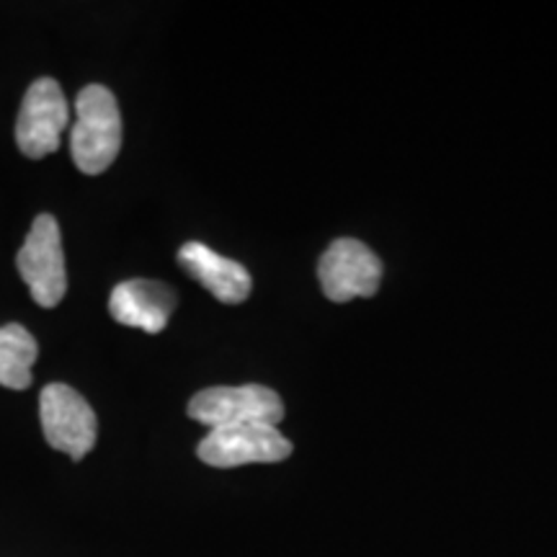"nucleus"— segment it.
<instances>
[{"label": "nucleus", "instance_id": "f257e3e1", "mask_svg": "<svg viewBox=\"0 0 557 557\" xmlns=\"http://www.w3.org/2000/svg\"><path fill=\"white\" fill-rule=\"evenodd\" d=\"M122 150V114L114 94L103 86H86L75 101L70 152L86 176H99Z\"/></svg>", "mask_w": 557, "mask_h": 557}, {"label": "nucleus", "instance_id": "7ed1b4c3", "mask_svg": "<svg viewBox=\"0 0 557 557\" xmlns=\"http://www.w3.org/2000/svg\"><path fill=\"white\" fill-rule=\"evenodd\" d=\"M39 418L52 449L65 451L70 459H83L94 449L99 421L78 389L62 382L47 385L39 395Z\"/></svg>", "mask_w": 557, "mask_h": 557}, {"label": "nucleus", "instance_id": "423d86ee", "mask_svg": "<svg viewBox=\"0 0 557 557\" xmlns=\"http://www.w3.org/2000/svg\"><path fill=\"white\" fill-rule=\"evenodd\" d=\"M70 124V107L54 78L34 81L21 101L16 120V145L26 158H47L60 148L62 132Z\"/></svg>", "mask_w": 557, "mask_h": 557}, {"label": "nucleus", "instance_id": "9d476101", "mask_svg": "<svg viewBox=\"0 0 557 557\" xmlns=\"http://www.w3.org/2000/svg\"><path fill=\"white\" fill-rule=\"evenodd\" d=\"M37 357V338L24 325L9 323L0 329V385L9 389L29 387L32 367Z\"/></svg>", "mask_w": 557, "mask_h": 557}, {"label": "nucleus", "instance_id": "20e7f679", "mask_svg": "<svg viewBox=\"0 0 557 557\" xmlns=\"http://www.w3.org/2000/svg\"><path fill=\"white\" fill-rule=\"evenodd\" d=\"M194 421L212 429L240 426V423H269L276 426L284 418V403L274 389L261 385L209 387L194 395L186 408Z\"/></svg>", "mask_w": 557, "mask_h": 557}, {"label": "nucleus", "instance_id": "6e6552de", "mask_svg": "<svg viewBox=\"0 0 557 557\" xmlns=\"http://www.w3.org/2000/svg\"><path fill=\"white\" fill-rule=\"evenodd\" d=\"M173 308H176L173 289L152 278H129L116 284L109 299V312L116 323L145 333L163 331Z\"/></svg>", "mask_w": 557, "mask_h": 557}, {"label": "nucleus", "instance_id": "39448f33", "mask_svg": "<svg viewBox=\"0 0 557 557\" xmlns=\"http://www.w3.org/2000/svg\"><path fill=\"white\" fill-rule=\"evenodd\" d=\"M197 455L209 468L230 470L253 462H282L292 455V444L269 423H240L209 431L201 438Z\"/></svg>", "mask_w": 557, "mask_h": 557}, {"label": "nucleus", "instance_id": "0eeeda50", "mask_svg": "<svg viewBox=\"0 0 557 557\" xmlns=\"http://www.w3.org/2000/svg\"><path fill=\"white\" fill-rule=\"evenodd\" d=\"M318 276L331 302H351L357 297H372L380 289L382 263L361 240L341 238L323 253Z\"/></svg>", "mask_w": 557, "mask_h": 557}, {"label": "nucleus", "instance_id": "1a4fd4ad", "mask_svg": "<svg viewBox=\"0 0 557 557\" xmlns=\"http://www.w3.org/2000/svg\"><path fill=\"white\" fill-rule=\"evenodd\" d=\"M178 263L186 274H191L207 292H212L220 302L240 305L248 299L253 282L243 263L214 253L205 243H186L178 250Z\"/></svg>", "mask_w": 557, "mask_h": 557}, {"label": "nucleus", "instance_id": "f03ea898", "mask_svg": "<svg viewBox=\"0 0 557 557\" xmlns=\"http://www.w3.org/2000/svg\"><path fill=\"white\" fill-rule=\"evenodd\" d=\"M16 269L39 308H58L67 292V271L62 233L52 214L34 218L29 235L16 256Z\"/></svg>", "mask_w": 557, "mask_h": 557}]
</instances>
